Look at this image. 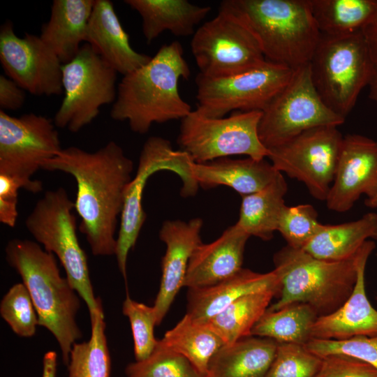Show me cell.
<instances>
[{
  "label": "cell",
  "instance_id": "6da1fadb",
  "mask_svg": "<svg viewBox=\"0 0 377 377\" xmlns=\"http://www.w3.org/2000/svg\"><path fill=\"white\" fill-rule=\"evenodd\" d=\"M133 168V161L114 141L94 152L68 147L42 165L41 169L66 172L75 179L79 229L95 256L115 254L116 228Z\"/></svg>",
  "mask_w": 377,
  "mask_h": 377
},
{
  "label": "cell",
  "instance_id": "7a4b0ae2",
  "mask_svg": "<svg viewBox=\"0 0 377 377\" xmlns=\"http://www.w3.org/2000/svg\"><path fill=\"white\" fill-rule=\"evenodd\" d=\"M191 71L179 41L162 45L145 65L123 75L110 117L127 121L135 133H147L154 123L182 119L191 107L179 94L180 79Z\"/></svg>",
  "mask_w": 377,
  "mask_h": 377
},
{
  "label": "cell",
  "instance_id": "3957f363",
  "mask_svg": "<svg viewBox=\"0 0 377 377\" xmlns=\"http://www.w3.org/2000/svg\"><path fill=\"white\" fill-rule=\"evenodd\" d=\"M5 253L7 263L21 276L29 293L39 325L54 336L67 366L73 345L82 337L77 322L80 297L66 276H61L56 256L38 243L13 239Z\"/></svg>",
  "mask_w": 377,
  "mask_h": 377
},
{
  "label": "cell",
  "instance_id": "277c9868",
  "mask_svg": "<svg viewBox=\"0 0 377 377\" xmlns=\"http://www.w3.org/2000/svg\"><path fill=\"white\" fill-rule=\"evenodd\" d=\"M257 40L267 61L293 70L309 64L321 34L309 0H224Z\"/></svg>",
  "mask_w": 377,
  "mask_h": 377
},
{
  "label": "cell",
  "instance_id": "5b68a950",
  "mask_svg": "<svg viewBox=\"0 0 377 377\" xmlns=\"http://www.w3.org/2000/svg\"><path fill=\"white\" fill-rule=\"evenodd\" d=\"M357 254L346 260H327L286 245L274 256V269L280 278L279 297L267 310L304 303L318 316L334 312L355 286Z\"/></svg>",
  "mask_w": 377,
  "mask_h": 377
},
{
  "label": "cell",
  "instance_id": "8992f818",
  "mask_svg": "<svg viewBox=\"0 0 377 377\" xmlns=\"http://www.w3.org/2000/svg\"><path fill=\"white\" fill-rule=\"evenodd\" d=\"M374 64L362 31L322 35L309 62L314 87L323 103L343 117L350 113L369 85Z\"/></svg>",
  "mask_w": 377,
  "mask_h": 377
},
{
  "label": "cell",
  "instance_id": "52a82bcc",
  "mask_svg": "<svg viewBox=\"0 0 377 377\" xmlns=\"http://www.w3.org/2000/svg\"><path fill=\"white\" fill-rule=\"evenodd\" d=\"M73 209L74 202L65 188L46 191L26 219L25 226L36 242L59 259L91 316L103 304L94 294L87 257L77 239Z\"/></svg>",
  "mask_w": 377,
  "mask_h": 377
},
{
  "label": "cell",
  "instance_id": "ba28073f",
  "mask_svg": "<svg viewBox=\"0 0 377 377\" xmlns=\"http://www.w3.org/2000/svg\"><path fill=\"white\" fill-rule=\"evenodd\" d=\"M193 162L187 153L174 149L170 141L161 137L151 136L144 143L137 171L126 188L117 237L114 256L124 279L127 276L128 253L135 246L146 219L142 196L147 180L159 171L173 172L182 182L181 195L184 197L193 196L199 188L192 175Z\"/></svg>",
  "mask_w": 377,
  "mask_h": 377
},
{
  "label": "cell",
  "instance_id": "9c48e42d",
  "mask_svg": "<svg viewBox=\"0 0 377 377\" xmlns=\"http://www.w3.org/2000/svg\"><path fill=\"white\" fill-rule=\"evenodd\" d=\"M262 111L236 112L228 117H206L196 110L181 120L177 142L197 163L233 155L260 160L268 150L261 142L258 125Z\"/></svg>",
  "mask_w": 377,
  "mask_h": 377
},
{
  "label": "cell",
  "instance_id": "30bf717a",
  "mask_svg": "<svg viewBox=\"0 0 377 377\" xmlns=\"http://www.w3.org/2000/svg\"><path fill=\"white\" fill-rule=\"evenodd\" d=\"M117 73L90 44L82 45L62 65L64 97L53 119L55 126L77 133L91 123L101 106L114 103Z\"/></svg>",
  "mask_w": 377,
  "mask_h": 377
},
{
  "label": "cell",
  "instance_id": "8fae6325",
  "mask_svg": "<svg viewBox=\"0 0 377 377\" xmlns=\"http://www.w3.org/2000/svg\"><path fill=\"white\" fill-rule=\"evenodd\" d=\"M346 119L322 101L312 82L309 64L295 70L287 85L262 111L258 135L268 149L319 126H338Z\"/></svg>",
  "mask_w": 377,
  "mask_h": 377
},
{
  "label": "cell",
  "instance_id": "7c38bea8",
  "mask_svg": "<svg viewBox=\"0 0 377 377\" xmlns=\"http://www.w3.org/2000/svg\"><path fill=\"white\" fill-rule=\"evenodd\" d=\"M295 70L266 61L235 75L195 78L197 108L200 114L221 118L233 110L263 111L290 82Z\"/></svg>",
  "mask_w": 377,
  "mask_h": 377
},
{
  "label": "cell",
  "instance_id": "4fadbf2b",
  "mask_svg": "<svg viewBox=\"0 0 377 377\" xmlns=\"http://www.w3.org/2000/svg\"><path fill=\"white\" fill-rule=\"evenodd\" d=\"M191 49L199 73L209 78L239 74L267 61L249 29L236 16L221 8L195 30Z\"/></svg>",
  "mask_w": 377,
  "mask_h": 377
},
{
  "label": "cell",
  "instance_id": "5bb4252c",
  "mask_svg": "<svg viewBox=\"0 0 377 377\" xmlns=\"http://www.w3.org/2000/svg\"><path fill=\"white\" fill-rule=\"evenodd\" d=\"M56 127L45 116L28 113L15 117L0 110V174L15 178L31 193L41 191L42 182L31 177L62 150Z\"/></svg>",
  "mask_w": 377,
  "mask_h": 377
},
{
  "label": "cell",
  "instance_id": "9a60e30c",
  "mask_svg": "<svg viewBox=\"0 0 377 377\" xmlns=\"http://www.w3.org/2000/svg\"><path fill=\"white\" fill-rule=\"evenodd\" d=\"M343 138L337 126L313 128L268 149L267 158L277 171L302 182L314 198L325 201Z\"/></svg>",
  "mask_w": 377,
  "mask_h": 377
},
{
  "label": "cell",
  "instance_id": "2e32d148",
  "mask_svg": "<svg viewBox=\"0 0 377 377\" xmlns=\"http://www.w3.org/2000/svg\"><path fill=\"white\" fill-rule=\"evenodd\" d=\"M0 61L7 77L36 96L63 92L62 64L40 36H17L7 21L0 29Z\"/></svg>",
  "mask_w": 377,
  "mask_h": 377
},
{
  "label": "cell",
  "instance_id": "e0dca14e",
  "mask_svg": "<svg viewBox=\"0 0 377 377\" xmlns=\"http://www.w3.org/2000/svg\"><path fill=\"white\" fill-rule=\"evenodd\" d=\"M377 191V141L358 134L343 136L326 205L337 212L348 211L360 197Z\"/></svg>",
  "mask_w": 377,
  "mask_h": 377
},
{
  "label": "cell",
  "instance_id": "ac0fdd59",
  "mask_svg": "<svg viewBox=\"0 0 377 377\" xmlns=\"http://www.w3.org/2000/svg\"><path fill=\"white\" fill-rule=\"evenodd\" d=\"M203 221L194 218L188 221H165L159 230V239L166 246L162 258V275L158 293L152 306L160 325L176 295L184 287L191 256L202 243L200 232Z\"/></svg>",
  "mask_w": 377,
  "mask_h": 377
},
{
  "label": "cell",
  "instance_id": "d6986e66",
  "mask_svg": "<svg viewBox=\"0 0 377 377\" xmlns=\"http://www.w3.org/2000/svg\"><path fill=\"white\" fill-rule=\"evenodd\" d=\"M374 248L375 243L368 240L358 251L357 280L350 295L336 311L317 318L311 339L344 340L377 334V310L367 297L364 279L367 262Z\"/></svg>",
  "mask_w": 377,
  "mask_h": 377
},
{
  "label": "cell",
  "instance_id": "ffe728a7",
  "mask_svg": "<svg viewBox=\"0 0 377 377\" xmlns=\"http://www.w3.org/2000/svg\"><path fill=\"white\" fill-rule=\"evenodd\" d=\"M249 237L235 223L214 242L199 244L191 256L184 286L188 289L206 288L236 274L242 269Z\"/></svg>",
  "mask_w": 377,
  "mask_h": 377
},
{
  "label": "cell",
  "instance_id": "44dd1931",
  "mask_svg": "<svg viewBox=\"0 0 377 377\" xmlns=\"http://www.w3.org/2000/svg\"><path fill=\"white\" fill-rule=\"evenodd\" d=\"M86 41L108 65L123 75L146 64L151 58L131 46L129 36L109 0H95Z\"/></svg>",
  "mask_w": 377,
  "mask_h": 377
},
{
  "label": "cell",
  "instance_id": "7402d4cb",
  "mask_svg": "<svg viewBox=\"0 0 377 377\" xmlns=\"http://www.w3.org/2000/svg\"><path fill=\"white\" fill-rule=\"evenodd\" d=\"M276 287H280V278L275 269L258 273L242 268L214 286L188 289L186 314L207 321L242 296Z\"/></svg>",
  "mask_w": 377,
  "mask_h": 377
},
{
  "label": "cell",
  "instance_id": "603a6c76",
  "mask_svg": "<svg viewBox=\"0 0 377 377\" xmlns=\"http://www.w3.org/2000/svg\"><path fill=\"white\" fill-rule=\"evenodd\" d=\"M198 186L212 188L224 185L242 196L256 193L270 184L279 174L273 165L264 159L223 158L191 166Z\"/></svg>",
  "mask_w": 377,
  "mask_h": 377
},
{
  "label": "cell",
  "instance_id": "cb8c5ba5",
  "mask_svg": "<svg viewBox=\"0 0 377 377\" xmlns=\"http://www.w3.org/2000/svg\"><path fill=\"white\" fill-rule=\"evenodd\" d=\"M95 0H54L50 17L41 28L40 38L61 64L77 54L86 41L89 20Z\"/></svg>",
  "mask_w": 377,
  "mask_h": 377
},
{
  "label": "cell",
  "instance_id": "d4e9b609",
  "mask_svg": "<svg viewBox=\"0 0 377 377\" xmlns=\"http://www.w3.org/2000/svg\"><path fill=\"white\" fill-rule=\"evenodd\" d=\"M124 3L141 17L147 43L166 31L178 37L193 35L195 27L212 10L210 6L186 0H126Z\"/></svg>",
  "mask_w": 377,
  "mask_h": 377
},
{
  "label": "cell",
  "instance_id": "484cf974",
  "mask_svg": "<svg viewBox=\"0 0 377 377\" xmlns=\"http://www.w3.org/2000/svg\"><path fill=\"white\" fill-rule=\"evenodd\" d=\"M277 346L273 339L251 336L224 345L210 360L207 377H265Z\"/></svg>",
  "mask_w": 377,
  "mask_h": 377
},
{
  "label": "cell",
  "instance_id": "4316f807",
  "mask_svg": "<svg viewBox=\"0 0 377 377\" xmlns=\"http://www.w3.org/2000/svg\"><path fill=\"white\" fill-rule=\"evenodd\" d=\"M369 239H377L375 212L341 224L324 225L302 249L318 259L343 260L353 257Z\"/></svg>",
  "mask_w": 377,
  "mask_h": 377
},
{
  "label": "cell",
  "instance_id": "83f0119b",
  "mask_svg": "<svg viewBox=\"0 0 377 377\" xmlns=\"http://www.w3.org/2000/svg\"><path fill=\"white\" fill-rule=\"evenodd\" d=\"M288 185L281 172L263 189L242 196L236 224L250 236L269 240L277 230Z\"/></svg>",
  "mask_w": 377,
  "mask_h": 377
},
{
  "label": "cell",
  "instance_id": "f1b7e54d",
  "mask_svg": "<svg viewBox=\"0 0 377 377\" xmlns=\"http://www.w3.org/2000/svg\"><path fill=\"white\" fill-rule=\"evenodd\" d=\"M160 341L171 350L186 357L207 376L210 360L224 346L207 322L195 320L186 313Z\"/></svg>",
  "mask_w": 377,
  "mask_h": 377
},
{
  "label": "cell",
  "instance_id": "f546056e",
  "mask_svg": "<svg viewBox=\"0 0 377 377\" xmlns=\"http://www.w3.org/2000/svg\"><path fill=\"white\" fill-rule=\"evenodd\" d=\"M279 290L280 287H276L242 296L205 322L221 338L224 345L251 337L253 327Z\"/></svg>",
  "mask_w": 377,
  "mask_h": 377
},
{
  "label": "cell",
  "instance_id": "4dcf8cb0",
  "mask_svg": "<svg viewBox=\"0 0 377 377\" xmlns=\"http://www.w3.org/2000/svg\"><path fill=\"white\" fill-rule=\"evenodd\" d=\"M322 35L338 36L362 29L377 14V0H309Z\"/></svg>",
  "mask_w": 377,
  "mask_h": 377
},
{
  "label": "cell",
  "instance_id": "1f68e13d",
  "mask_svg": "<svg viewBox=\"0 0 377 377\" xmlns=\"http://www.w3.org/2000/svg\"><path fill=\"white\" fill-rule=\"evenodd\" d=\"M318 317L304 303H293L275 311L267 309L253 327L251 336L305 346L311 339V327Z\"/></svg>",
  "mask_w": 377,
  "mask_h": 377
},
{
  "label": "cell",
  "instance_id": "d6a6232c",
  "mask_svg": "<svg viewBox=\"0 0 377 377\" xmlns=\"http://www.w3.org/2000/svg\"><path fill=\"white\" fill-rule=\"evenodd\" d=\"M91 336L71 350L68 377H110L111 360L105 335L103 306L90 316Z\"/></svg>",
  "mask_w": 377,
  "mask_h": 377
},
{
  "label": "cell",
  "instance_id": "836d02e7",
  "mask_svg": "<svg viewBox=\"0 0 377 377\" xmlns=\"http://www.w3.org/2000/svg\"><path fill=\"white\" fill-rule=\"evenodd\" d=\"M125 373L127 377H207L160 340L149 357L129 363Z\"/></svg>",
  "mask_w": 377,
  "mask_h": 377
},
{
  "label": "cell",
  "instance_id": "e575fe53",
  "mask_svg": "<svg viewBox=\"0 0 377 377\" xmlns=\"http://www.w3.org/2000/svg\"><path fill=\"white\" fill-rule=\"evenodd\" d=\"M0 315L19 337L35 335L38 317L29 293L23 283L12 286L0 302Z\"/></svg>",
  "mask_w": 377,
  "mask_h": 377
},
{
  "label": "cell",
  "instance_id": "d590c367",
  "mask_svg": "<svg viewBox=\"0 0 377 377\" xmlns=\"http://www.w3.org/2000/svg\"><path fill=\"white\" fill-rule=\"evenodd\" d=\"M316 209L309 204L284 205L279 219L277 231L287 245L302 249L323 228Z\"/></svg>",
  "mask_w": 377,
  "mask_h": 377
},
{
  "label": "cell",
  "instance_id": "8d00e7d4",
  "mask_svg": "<svg viewBox=\"0 0 377 377\" xmlns=\"http://www.w3.org/2000/svg\"><path fill=\"white\" fill-rule=\"evenodd\" d=\"M323 357L304 346L278 343L274 360L265 377H315Z\"/></svg>",
  "mask_w": 377,
  "mask_h": 377
},
{
  "label": "cell",
  "instance_id": "74e56055",
  "mask_svg": "<svg viewBox=\"0 0 377 377\" xmlns=\"http://www.w3.org/2000/svg\"><path fill=\"white\" fill-rule=\"evenodd\" d=\"M122 313L130 322L135 361H142L150 356L158 341L154 336V327L157 325L154 309L133 300L127 294Z\"/></svg>",
  "mask_w": 377,
  "mask_h": 377
},
{
  "label": "cell",
  "instance_id": "f35d334b",
  "mask_svg": "<svg viewBox=\"0 0 377 377\" xmlns=\"http://www.w3.org/2000/svg\"><path fill=\"white\" fill-rule=\"evenodd\" d=\"M304 346L321 357L330 355H348L377 369V334L357 336L344 340L312 339Z\"/></svg>",
  "mask_w": 377,
  "mask_h": 377
},
{
  "label": "cell",
  "instance_id": "ab89813d",
  "mask_svg": "<svg viewBox=\"0 0 377 377\" xmlns=\"http://www.w3.org/2000/svg\"><path fill=\"white\" fill-rule=\"evenodd\" d=\"M315 377H377V369L353 357L330 355L323 357Z\"/></svg>",
  "mask_w": 377,
  "mask_h": 377
},
{
  "label": "cell",
  "instance_id": "60d3db41",
  "mask_svg": "<svg viewBox=\"0 0 377 377\" xmlns=\"http://www.w3.org/2000/svg\"><path fill=\"white\" fill-rule=\"evenodd\" d=\"M22 184L15 178L0 174V222L14 228L18 216L17 205L18 191Z\"/></svg>",
  "mask_w": 377,
  "mask_h": 377
},
{
  "label": "cell",
  "instance_id": "b9f144b4",
  "mask_svg": "<svg viewBox=\"0 0 377 377\" xmlns=\"http://www.w3.org/2000/svg\"><path fill=\"white\" fill-rule=\"evenodd\" d=\"M25 101L24 90L15 81L3 75H0L1 110H17Z\"/></svg>",
  "mask_w": 377,
  "mask_h": 377
},
{
  "label": "cell",
  "instance_id": "7bdbcfd3",
  "mask_svg": "<svg viewBox=\"0 0 377 377\" xmlns=\"http://www.w3.org/2000/svg\"><path fill=\"white\" fill-rule=\"evenodd\" d=\"M361 31L371 59L374 64H377V14Z\"/></svg>",
  "mask_w": 377,
  "mask_h": 377
},
{
  "label": "cell",
  "instance_id": "ee69618b",
  "mask_svg": "<svg viewBox=\"0 0 377 377\" xmlns=\"http://www.w3.org/2000/svg\"><path fill=\"white\" fill-rule=\"evenodd\" d=\"M57 354L55 351H47L43 358L42 377H57Z\"/></svg>",
  "mask_w": 377,
  "mask_h": 377
},
{
  "label": "cell",
  "instance_id": "f6af8a7d",
  "mask_svg": "<svg viewBox=\"0 0 377 377\" xmlns=\"http://www.w3.org/2000/svg\"><path fill=\"white\" fill-rule=\"evenodd\" d=\"M369 98L377 105V64H374L372 75L369 84Z\"/></svg>",
  "mask_w": 377,
  "mask_h": 377
}]
</instances>
